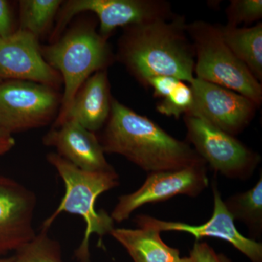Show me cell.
Segmentation results:
<instances>
[{
  "label": "cell",
  "instance_id": "6da1fadb",
  "mask_svg": "<svg viewBox=\"0 0 262 262\" xmlns=\"http://www.w3.org/2000/svg\"><path fill=\"white\" fill-rule=\"evenodd\" d=\"M184 15L124 27L115 58L144 86L155 76L189 84L194 79L195 53Z\"/></svg>",
  "mask_w": 262,
  "mask_h": 262
},
{
  "label": "cell",
  "instance_id": "7a4b0ae2",
  "mask_svg": "<svg viewBox=\"0 0 262 262\" xmlns=\"http://www.w3.org/2000/svg\"><path fill=\"white\" fill-rule=\"evenodd\" d=\"M98 139L105 153L121 155L147 173L206 163L187 141L176 139L115 98Z\"/></svg>",
  "mask_w": 262,
  "mask_h": 262
},
{
  "label": "cell",
  "instance_id": "3957f363",
  "mask_svg": "<svg viewBox=\"0 0 262 262\" xmlns=\"http://www.w3.org/2000/svg\"><path fill=\"white\" fill-rule=\"evenodd\" d=\"M96 26L94 20H78L56 42L41 47L43 58L59 72L64 86L59 113L52 127L64 123L75 95L85 80L116 61L108 39L99 34Z\"/></svg>",
  "mask_w": 262,
  "mask_h": 262
},
{
  "label": "cell",
  "instance_id": "277c9868",
  "mask_svg": "<svg viewBox=\"0 0 262 262\" xmlns=\"http://www.w3.org/2000/svg\"><path fill=\"white\" fill-rule=\"evenodd\" d=\"M47 160L63 180L65 194L59 206L43 222L41 229L50 227L62 213L79 215L85 222L83 239L76 250L80 262L90 261V239L93 234L103 238L115 229V222L106 211H97L98 196L120 185V177L115 169L106 171H88L77 168L56 152L47 155Z\"/></svg>",
  "mask_w": 262,
  "mask_h": 262
},
{
  "label": "cell",
  "instance_id": "5b68a950",
  "mask_svg": "<svg viewBox=\"0 0 262 262\" xmlns=\"http://www.w3.org/2000/svg\"><path fill=\"white\" fill-rule=\"evenodd\" d=\"M195 53L194 77L249 98L260 107L262 85L227 46L218 25L205 20L187 24Z\"/></svg>",
  "mask_w": 262,
  "mask_h": 262
},
{
  "label": "cell",
  "instance_id": "8992f818",
  "mask_svg": "<svg viewBox=\"0 0 262 262\" xmlns=\"http://www.w3.org/2000/svg\"><path fill=\"white\" fill-rule=\"evenodd\" d=\"M91 12L99 22L98 32L108 39L119 27L173 18L171 4L165 0H68L63 1L51 32L50 43L64 32L76 15Z\"/></svg>",
  "mask_w": 262,
  "mask_h": 262
},
{
  "label": "cell",
  "instance_id": "52a82bcc",
  "mask_svg": "<svg viewBox=\"0 0 262 262\" xmlns=\"http://www.w3.org/2000/svg\"><path fill=\"white\" fill-rule=\"evenodd\" d=\"M183 117L187 142L215 173L234 180L252 177L261 161L258 152L201 117Z\"/></svg>",
  "mask_w": 262,
  "mask_h": 262
},
{
  "label": "cell",
  "instance_id": "ba28073f",
  "mask_svg": "<svg viewBox=\"0 0 262 262\" xmlns=\"http://www.w3.org/2000/svg\"><path fill=\"white\" fill-rule=\"evenodd\" d=\"M62 94L58 90L23 80L0 82V129L13 135L46 127L56 120Z\"/></svg>",
  "mask_w": 262,
  "mask_h": 262
},
{
  "label": "cell",
  "instance_id": "9c48e42d",
  "mask_svg": "<svg viewBox=\"0 0 262 262\" xmlns=\"http://www.w3.org/2000/svg\"><path fill=\"white\" fill-rule=\"evenodd\" d=\"M208 184L206 163L179 170L148 173L145 182L139 189L119 196L110 215L114 222L121 223L146 204L161 203L178 195L196 198Z\"/></svg>",
  "mask_w": 262,
  "mask_h": 262
},
{
  "label": "cell",
  "instance_id": "30bf717a",
  "mask_svg": "<svg viewBox=\"0 0 262 262\" xmlns=\"http://www.w3.org/2000/svg\"><path fill=\"white\" fill-rule=\"evenodd\" d=\"M189 85L193 102L187 115L201 117L230 135L242 133L258 108L249 98L218 84L194 77Z\"/></svg>",
  "mask_w": 262,
  "mask_h": 262
},
{
  "label": "cell",
  "instance_id": "8fae6325",
  "mask_svg": "<svg viewBox=\"0 0 262 262\" xmlns=\"http://www.w3.org/2000/svg\"><path fill=\"white\" fill-rule=\"evenodd\" d=\"M213 210L210 220L200 225L180 222L158 220L148 215H139L135 218L138 227H148L162 232H179L192 234L199 241L203 237H214L229 243L251 262H262V244L239 233L234 221L229 214L216 182L212 184Z\"/></svg>",
  "mask_w": 262,
  "mask_h": 262
},
{
  "label": "cell",
  "instance_id": "7c38bea8",
  "mask_svg": "<svg viewBox=\"0 0 262 262\" xmlns=\"http://www.w3.org/2000/svg\"><path fill=\"white\" fill-rule=\"evenodd\" d=\"M23 80L58 90L63 84L59 72L48 64L39 39L18 29L0 39V81Z\"/></svg>",
  "mask_w": 262,
  "mask_h": 262
},
{
  "label": "cell",
  "instance_id": "4fadbf2b",
  "mask_svg": "<svg viewBox=\"0 0 262 262\" xmlns=\"http://www.w3.org/2000/svg\"><path fill=\"white\" fill-rule=\"evenodd\" d=\"M37 196L14 179L0 175V256L16 251L37 235L34 228Z\"/></svg>",
  "mask_w": 262,
  "mask_h": 262
},
{
  "label": "cell",
  "instance_id": "5bb4252c",
  "mask_svg": "<svg viewBox=\"0 0 262 262\" xmlns=\"http://www.w3.org/2000/svg\"><path fill=\"white\" fill-rule=\"evenodd\" d=\"M44 145L56 148L57 154L77 168L88 171H106L113 167L105 158L98 137L73 120L52 127L42 138Z\"/></svg>",
  "mask_w": 262,
  "mask_h": 262
},
{
  "label": "cell",
  "instance_id": "9a60e30c",
  "mask_svg": "<svg viewBox=\"0 0 262 262\" xmlns=\"http://www.w3.org/2000/svg\"><path fill=\"white\" fill-rule=\"evenodd\" d=\"M113 98L107 70L98 71L77 91L66 121L73 120L96 134L107 122Z\"/></svg>",
  "mask_w": 262,
  "mask_h": 262
},
{
  "label": "cell",
  "instance_id": "2e32d148",
  "mask_svg": "<svg viewBox=\"0 0 262 262\" xmlns=\"http://www.w3.org/2000/svg\"><path fill=\"white\" fill-rule=\"evenodd\" d=\"M159 231L148 227L115 228L110 235L126 250L134 262H176L181 258L177 248L162 239Z\"/></svg>",
  "mask_w": 262,
  "mask_h": 262
},
{
  "label": "cell",
  "instance_id": "e0dca14e",
  "mask_svg": "<svg viewBox=\"0 0 262 262\" xmlns=\"http://www.w3.org/2000/svg\"><path fill=\"white\" fill-rule=\"evenodd\" d=\"M229 49L260 82L262 80V23L252 27L218 25Z\"/></svg>",
  "mask_w": 262,
  "mask_h": 262
},
{
  "label": "cell",
  "instance_id": "ac0fdd59",
  "mask_svg": "<svg viewBox=\"0 0 262 262\" xmlns=\"http://www.w3.org/2000/svg\"><path fill=\"white\" fill-rule=\"evenodd\" d=\"M234 222H242L249 232V238L256 241L262 235V174L254 187L236 193L224 201Z\"/></svg>",
  "mask_w": 262,
  "mask_h": 262
},
{
  "label": "cell",
  "instance_id": "d6986e66",
  "mask_svg": "<svg viewBox=\"0 0 262 262\" xmlns=\"http://www.w3.org/2000/svg\"><path fill=\"white\" fill-rule=\"evenodd\" d=\"M61 0H21L19 2L18 29L27 31L38 39L51 33Z\"/></svg>",
  "mask_w": 262,
  "mask_h": 262
},
{
  "label": "cell",
  "instance_id": "ffe728a7",
  "mask_svg": "<svg viewBox=\"0 0 262 262\" xmlns=\"http://www.w3.org/2000/svg\"><path fill=\"white\" fill-rule=\"evenodd\" d=\"M12 262H63L61 245L41 229L34 239L15 251Z\"/></svg>",
  "mask_w": 262,
  "mask_h": 262
},
{
  "label": "cell",
  "instance_id": "44dd1931",
  "mask_svg": "<svg viewBox=\"0 0 262 262\" xmlns=\"http://www.w3.org/2000/svg\"><path fill=\"white\" fill-rule=\"evenodd\" d=\"M193 102L191 86L187 82L179 81L172 92L157 104L156 110L161 115L173 117L179 120L190 111Z\"/></svg>",
  "mask_w": 262,
  "mask_h": 262
},
{
  "label": "cell",
  "instance_id": "7402d4cb",
  "mask_svg": "<svg viewBox=\"0 0 262 262\" xmlns=\"http://www.w3.org/2000/svg\"><path fill=\"white\" fill-rule=\"evenodd\" d=\"M227 23L231 27L249 25L262 18L261 0H231L225 10Z\"/></svg>",
  "mask_w": 262,
  "mask_h": 262
},
{
  "label": "cell",
  "instance_id": "603a6c76",
  "mask_svg": "<svg viewBox=\"0 0 262 262\" xmlns=\"http://www.w3.org/2000/svg\"><path fill=\"white\" fill-rule=\"evenodd\" d=\"M189 256L194 262H232L223 253H219L206 243L196 241Z\"/></svg>",
  "mask_w": 262,
  "mask_h": 262
},
{
  "label": "cell",
  "instance_id": "cb8c5ba5",
  "mask_svg": "<svg viewBox=\"0 0 262 262\" xmlns=\"http://www.w3.org/2000/svg\"><path fill=\"white\" fill-rule=\"evenodd\" d=\"M179 81L169 76H155L146 80L144 87L152 89L154 97L162 100L172 92Z\"/></svg>",
  "mask_w": 262,
  "mask_h": 262
},
{
  "label": "cell",
  "instance_id": "d4e9b609",
  "mask_svg": "<svg viewBox=\"0 0 262 262\" xmlns=\"http://www.w3.org/2000/svg\"><path fill=\"white\" fill-rule=\"evenodd\" d=\"M14 32L13 15L9 3L5 0H0V39Z\"/></svg>",
  "mask_w": 262,
  "mask_h": 262
},
{
  "label": "cell",
  "instance_id": "484cf974",
  "mask_svg": "<svg viewBox=\"0 0 262 262\" xmlns=\"http://www.w3.org/2000/svg\"><path fill=\"white\" fill-rule=\"evenodd\" d=\"M15 145L13 135L0 129V158L7 154Z\"/></svg>",
  "mask_w": 262,
  "mask_h": 262
},
{
  "label": "cell",
  "instance_id": "4316f807",
  "mask_svg": "<svg viewBox=\"0 0 262 262\" xmlns=\"http://www.w3.org/2000/svg\"><path fill=\"white\" fill-rule=\"evenodd\" d=\"M176 262H194L193 261V260L192 259V258L190 257V256H188V257H184L182 258L181 257L179 258L178 261Z\"/></svg>",
  "mask_w": 262,
  "mask_h": 262
},
{
  "label": "cell",
  "instance_id": "83f0119b",
  "mask_svg": "<svg viewBox=\"0 0 262 262\" xmlns=\"http://www.w3.org/2000/svg\"><path fill=\"white\" fill-rule=\"evenodd\" d=\"M13 258H3L0 256V262H12Z\"/></svg>",
  "mask_w": 262,
  "mask_h": 262
}]
</instances>
